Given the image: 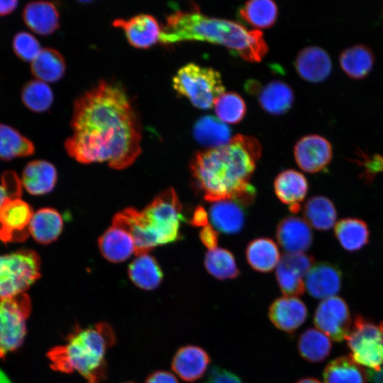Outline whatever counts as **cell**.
I'll return each mask as SVG.
<instances>
[{
	"label": "cell",
	"mask_w": 383,
	"mask_h": 383,
	"mask_svg": "<svg viewBox=\"0 0 383 383\" xmlns=\"http://www.w3.org/2000/svg\"><path fill=\"white\" fill-rule=\"evenodd\" d=\"M292 88L280 80H273L260 91L258 100L262 108L269 113L281 115L292 107L294 102Z\"/></svg>",
	"instance_id": "28"
},
{
	"label": "cell",
	"mask_w": 383,
	"mask_h": 383,
	"mask_svg": "<svg viewBox=\"0 0 383 383\" xmlns=\"http://www.w3.org/2000/svg\"><path fill=\"white\" fill-rule=\"evenodd\" d=\"M128 274L131 282L143 290L157 289L163 278L158 262L148 253L137 255L129 265Z\"/></svg>",
	"instance_id": "26"
},
{
	"label": "cell",
	"mask_w": 383,
	"mask_h": 383,
	"mask_svg": "<svg viewBox=\"0 0 383 383\" xmlns=\"http://www.w3.org/2000/svg\"><path fill=\"white\" fill-rule=\"evenodd\" d=\"M335 235L340 245L353 252L360 250L367 244L370 231L367 223L357 218H345L335 225Z\"/></svg>",
	"instance_id": "32"
},
{
	"label": "cell",
	"mask_w": 383,
	"mask_h": 383,
	"mask_svg": "<svg viewBox=\"0 0 383 383\" xmlns=\"http://www.w3.org/2000/svg\"><path fill=\"white\" fill-rule=\"evenodd\" d=\"M342 273L335 264L320 262L312 266L304 280L305 289L314 298L325 299L340 289Z\"/></svg>",
	"instance_id": "16"
},
{
	"label": "cell",
	"mask_w": 383,
	"mask_h": 383,
	"mask_svg": "<svg viewBox=\"0 0 383 383\" xmlns=\"http://www.w3.org/2000/svg\"><path fill=\"white\" fill-rule=\"evenodd\" d=\"M53 93L47 83L38 79L27 82L21 90V100L33 112L42 113L50 109Z\"/></svg>",
	"instance_id": "39"
},
{
	"label": "cell",
	"mask_w": 383,
	"mask_h": 383,
	"mask_svg": "<svg viewBox=\"0 0 383 383\" xmlns=\"http://www.w3.org/2000/svg\"><path fill=\"white\" fill-rule=\"evenodd\" d=\"M21 192V184L17 174L13 171L5 172L0 184V209L8 200L20 198Z\"/></svg>",
	"instance_id": "42"
},
{
	"label": "cell",
	"mask_w": 383,
	"mask_h": 383,
	"mask_svg": "<svg viewBox=\"0 0 383 383\" xmlns=\"http://www.w3.org/2000/svg\"><path fill=\"white\" fill-rule=\"evenodd\" d=\"M40 260L31 250L0 255V298L25 293L40 277Z\"/></svg>",
	"instance_id": "8"
},
{
	"label": "cell",
	"mask_w": 383,
	"mask_h": 383,
	"mask_svg": "<svg viewBox=\"0 0 383 383\" xmlns=\"http://www.w3.org/2000/svg\"><path fill=\"white\" fill-rule=\"evenodd\" d=\"M367 377L363 367L347 356L331 360L323 373L324 383H367Z\"/></svg>",
	"instance_id": "30"
},
{
	"label": "cell",
	"mask_w": 383,
	"mask_h": 383,
	"mask_svg": "<svg viewBox=\"0 0 383 383\" xmlns=\"http://www.w3.org/2000/svg\"><path fill=\"white\" fill-rule=\"evenodd\" d=\"M210 363L211 357L203 348L187 345L176 351L171 367L182 380L194 382L205 374Z\"/></svg>",
	"instance_id": "15"
},
{
	"label": "cell",
	"mask_w": 383,
	"mask_h": 383,
	"mask_svg": "<svg viewBox=\"0 0 383 383\" xmlns=\"http://www.w3.org/2000/svg\"><path fill=\"white\" fill-rule=\"evenodd\" d=\"M33 143L9 126L0 123V158L10 160L33 154Z\"/></svg>",
	"instance_id": "37"
},
{
	"label": "cell",
	"mask_w": 383,
	"mask_h": 383,
	"mask_svg": "<svg viewBox=\"0 0 383 383\" xmlns=\"http://www.w3.org/2000/svg\"><path fill=\"white\" fill-rule=\"evenodd\" d=\"M277 198L284 204L289 205L292 213L301 209L300 203L306 197L309 184L306 177L294 170H285L279 172L274 182Z\"/></svg>",
	"instance_id": "20"
},
{
	"label": "cell",
	"mask_w": 383,
	"mask_h": 383,
	"mask_svg": "<svg viewBox=\"0 0 383 383\" xmlns=\"http://www.w3.org/2000/svg\"><path fill=\"white\" fill-rule=\"evenodd\" d=\"M277 240L280 246L289 253L304 252L313 241V233L307 222L299 217L287 216L278 223Z\"/></svg>",
	"instance_id": "18"
},
{
	"label": "cell",
	"mask_w": 383,
	"mask_h": 383,
	"mask_svg": "<svg viewBox=\"0 0 383 383\" xmlns=\"http://www.w3.org/2000/svg\"><path fill=\"white\" fill-rule=\"evenodd\" d=\"M144 383H179V382L172 373L165 370H157L150 374Z\"/></svg>",
	"instance_id": "46"
},
{
	"label": "cell",
	"mask_w": 383,
	"mask_h": 383,
	"mask_svg": "<svg viewBox=\"0 0 383 383\" xmlns=\"http://www.w3.org/2000/svg\"><path fill=\"white\" fill-rule=\"evenodd\" d=\"M218 118L226 123L235 124L242 121L246 113V105L243 98L235 92H224L214 102Z\"/></svg>",
	"instance_id": "40"
},
{
	"label": "cell",
	"mask_w": 383,
	"mask_h": 383,
	"mask_svg": "<svg viewBox=\"0 0 383 383\" xmlns=\"http://www.w3.org/2000/svg\"><path fill=\"white\" fill-rule=\"evenodd\" d=\"M296 383H322V382L316 378L304 377L298 380Z\"/></svg>",
	"instance_id": "50"
},
{
	"label": "cell",
	"mask_w": 383,
	"mask_h": 383,
	"mask_svg": "<svg viewBox=\"0 0 383 383\" xmlns=\"http://www.w3.org/2000/svg\"><path fill=\"white\" fill-rule=\"evenodd\" d=\"M307 313V308L301 299L287 296L274 300L268 311L273 325L287 333L296 331L306 321Z\"/></svg>",
	"instance_id": "17"
},
{
	"label": "cell",
	"mask_w": 383,
	"mask_h": 383,
	"mask_svg": "<svg viewBox=\"0 0 383 383\" xmlns=\"http://www.w3.org/2000/svg\"><path fill=\"white\" fill-rule=\"evenodd\" d=\"M294 65L299 76L311 82L324 80L332 70L329 55L324 49L316 45L307 46L301 50Z\"/></svg>",
	"instance_id": "19"
},
{
	"label": "cell",
	"mask_w": 383,
	"mask_h": 383,
	"mask_svg": "<svg viewBox=\"0 0 383 383\" xmlns=\"http://www.w3.org/2000/svg\"><path fill=\"white\" fill-rule=\"evenodd\" d=\"M313 321L318 330L338 342L346 339L352 326L348 306L337 296L323 299L318 304Z\"/></svg>",
	"instance_id": "10"
},
{
	"label": "cell",
	"mask_w": 383,
	"mask_h": 383,
	"mask_svg": "<svg viewBox=\"0 0 383 383\" xmlns=\"http://www.w3.org/2000/svg\"><path fill=\"white\" fill-rule=\"evenodd\" d=\"M116 341L111 326L105 322L82 328L75 325L66 343L48 352L51 368L62 373L77 371L87 383H101L107 374L106 353Z\"/></svg>",
	"instance_id": "4"
},
{
	"label": "cell",
	"mask_w": 383,
	"mask_h": 383,
	"mask_svg": "<svg viewBox=\"0 0 383 383\" xmlns=\"http://www.w3.org/2000/svg\"><path fill=\"white\" fill-rule=\"evenodd\" d=\"M304 216L309 226L319 231H328L336 223L337 211L328 198L317 195L305 203Z\"/></svg>",
	"instance_id": "33"
},
{
	"label": "cell",
	"mask_w": 383,
	"mask_h": 383,
	"mask_svg": "<svg viewBox=\"0 0 383 383\" xmlns=\"http://www.w3.org/2000/svg\"><path fill=\"white\" fill-rule=\"evenodd\" d=\"M204 262L206 271L218 279H235L240 274L233 255L226 249L216 248L209 250Z\"/></svg>",
	"instance_id": "38"
},
{
	"label": "cell",
	"mask_w": 383,
	"mask_h": 383,
	"mask_svg": "<svg viewBox=\"0 0 383 383\" xmlns=\"http://www.w3.org/2000/svg\"><path fill=\"white\" fill-rule=\"evenodd\" d=\"M18 6V1H0V16H6L12 13Z\"/></svg>",
	"instance_id": "48"
},
{
	"label": "cell",
	"mask_w": 383,
	"mask_h": 383,
	"mask_svg": "<svg viewBox=\"0 0 383 383\" xmlns=\"http://www.w3.org/2000/svg\"><path fill=\"white\" fill-rule=\"evenodd\" d=\"M199 238L209 250H213L217 248L218 232L213 226L208 224L201 228L199 233Z\"/></svg>",
	"instance_id": "45"
},
{
	"label": "cell",
	"mask_w": 383,
	"mask_h": 383,
	"mask_svg": "<svg viewBox=\"0 0 383 383\" xmlns=\"http://www.w3.org/2000/svg\"><path fill=\"white\" fill-rule=\"evenodd\" d=\"M65 70L63 56L52 48L42 49L30 65L33 76L45 83L60 80L64 76Z\"/></svg>",
	"instance_id": "34"
},
{
	"label": "cell",
	"mask_w": 383,
	"mask_h": 383,
	"mask_svg": "<svg viewBox=\"0 0 383 383\" xmlns=\"http://www.w3.org/2000/svg\"><path fill=\"white\" fill-rule=\"evenodd\" d=\"M57 181V171L45 160L30 162L24 168L22 184L31 194L41 195L51 192Z\"/></svg>",
	"instance_id": "24"
},
{
	"label": "cell",
	"mask_w": 383,
	"mask_h": 383,
	"mask_svg": "<svg viewBox=\"0 0 383 383\" xmlns=\"http://www.w3.org/2000/svg\"><path fill=\"white\" fill-rule=\"evenodd\" d=\"M243 207L232 200L213 202L209 209L212 226L217 231L226 234L240 232L245 223Z\"/></svg>",
	"instance_id": "23"
},
{
	"label": "cell",
	"mask_w": 383,
	"mask_h": 383,
	"mask_svg": "<svg viewBox=\"0 0 383 383\" xmlns=\"http://www.w3.org/2000/svg\"><path fill=\"white\" fill-rule=\"evenodd\" d=\"M26 25L34 33L48 35L58 29L60 15L55 5L50 1L28 3L23 11Z\"/></svg>",
	"instance_id": "21"
},
{
	"label": "cell",
	"mask_w": 383,
	"mask_h": 383,
	"mask_svg": "<svg viewBox=\"0 0 383 383\" xmlns=\"http://www.w3.org/2000/svg\"><path fill=\"white\" fill-rule=\"evenodd\" d=\"M122 383H135V382H132V381H127V382H122Z\"/></svg>",
	"instance_id": "52"
},
{
	"label": "cell",
	"mask_w": 383,
	"mask_h": 383,
	"mask_svg": "<svg viewBox=\"0 0 383 383\" xmlns=\"http://www.w3.org/2000/svg\"><path fill=\"white\" fill-rule=\"evenodd\" d=\"M204 383H244L235 373L226 369L213 367Z\"/></svg>",
	"instance_id": "44"
},
{
	"label": "cell",
	"mask_w": 383,
	"mask_h": 383,
	"mask_svg": "<svg viewBox=\"0 0 383 383\" xmlns=\"http://www.w3.org/2000/svg\"><path fill=\"white\" fill-rule=\"evenodd\" d=\"M172 87L179 96L187 97L200 109H210L225 92L217 70L195 63H188L178 70L173 77Z\"/></svg>",
	"instance_id": "6"
},
{
	"label": "cell",
	"mask_w": 383,
	"mask_h": 383,
	"mask_svg": "<svg viewBox=\"0 0 383 383\" xmlns=\"http://www.w3.org/2000/svg\"><path fill=\"white\" fill-rule=\"evenodd\" d=\"M278 9L271 0H252L245 2L239 9L240 17L256 28H268L277 19Z\"/></svg>",
	"instance_id": "36"
},
{
	"label": "cell",
	"mask_w": 383,
	"mask_h": 383,
	"mask_svg": "<svg viewBox=\"0 0 383 383\" xmlns=\"http://www.w3.org/2000/svg\"><path fill=\"white\" fill-rule=\"evenodd\" d=\"M30 311V299L26 293L0 298V359L22 345Z\"/></svg>",
	"instance_id": "9"
},
{
	"label": "cell",
	"mask_w": 383,
	"mask_h": 383,
	"mask_svg": "<svg viewBox=\"0 0 383 383\" xmlns=\"http://www.w3.org/2000/svg\"><path fill=\"white\" fill-rule=\"evenodd\" d=\"M356 161L364 168L363 174L366 179L371 180L376 174L383 172V155H368L361 152Z\"/></svg>",
	"instance_id": "43"
},
{
	"label": "cell",
	"mask_w": 383,
	"mask_h": 383,
	"mask_svg": "<svg viewBox=\"0 0 383 383\" xmlns=\"http://www.w3.org/2000/svg\"><path fill=\"white\" fill-rule=\"evenodd\" d=\"M250 266L260 272H270L277 267L280 254L275 242L267 238H258L251 240L245 250Z\"/></svg>",
	"instance_id": "27"
},
{
	"label": "cell",
	"mask_w": 383,
	"mask_h": 383,
	"mask_svg": "<svg viewBox=\"0 0 383 383\" xmlns=\"http://www.w3.org/2000/svg\"><path fill=\"white\" fill-rule=\"evenodd\" d=\"M261 153L255 137L241 134L224 145L196 152L189 164L195 188L206 201L232 200L250 205L256 191L250 179Z\"/></svg>",
	"instance_id": "2"
},
{
	"label": "cell",
	"mask_w": 383,
	"mask_h": 383,
	"mask_svg": "<svg viewBox=\"0 0 383 383\" xmlns=\"http://www.w3.org/2000/svg\"><path fill=\"white\" fill-rule=\"evenodd\" d=\"M374 55L372 50L363 44H355L345 48L339 55L343 70L350 77L360 79L372 70Z\"/></svg>",
	"instance_id": "31"
},
{
	"label": "cell",
	"mask_w": 383,
	"mask_h": 383,
	"mask_svg": "<svg viewBox=\"0 0 383 383\" xmlns=\"http://www.w3.org/2000/svg\"><path fill=\"white\" fill-rule=\"evenodd\" d=\"M187 40L225 46L250 62L260 61L268 51L259 30H248L237 22L208 16L198 11H177L167 17L161 27L159 42L169 45Z\"/></svg>",
	"instance_id": "3"
},
{
	"label": "cell",
	"mask_w": 383,
	"mask_h": 383,
	"mask_svg": "<svg viewBox=\"0 0 383 383\" xmlns=\"http://www.w3.org/2000/svg\"><path fill=\"white\" fill-rule=\"evenodd\" d=\"M192 133L196 142L207 149L224 145L232 138L228 126L211 115L199 118L193 127Z\"/></svg>",
	"instance_id": "25"
},
{
	"label": "cell",
	"mask_w": 383,
	"mask_h": 383,
	"mask_svg": "<svg viewBox=\"0 0 383 383\" xmlns=\"http://www.w3.org/2000/svg\"><path fill=\"white\" fill-rule=\"evenodd\" d=\"M0 383H11L6 375L0 370Z\"/></svg>",
	"instance_id": "51"
},
{
	"label": "cell",
	"mask_w": 383,
	"mask_h": 383,
	"mask_svg": "<svg viewBox=\"0 0 383 383\" xmlns=\"http://www.w3.org/2000/svg\"><path fill=\"white\" fill-rule=\"evenodd\" d=\"M62 228L63 221L60 213L54 209L44 208L33 213L28 229L37 242L48 244L59 237Z\"/></svg>",
	"instance_id": "29"
},
{
	"label": "cell",
	"mask_w": 383,
	"mask_h": 383,
	"mask_svg": "<svg viewBox=\"0 0 383 383\" xmlns=\"http://www.w3.org/2000/svg\"><path fill=\"white\" fill-rule=\"evenodd\" d=\"M370 374H372L373 383H383V368L377 371H370Z\"/></svg>",
	"instance_id": "49"
},
{
	"label": "cell",
	"mask_w": 383,
	"mask_h": 383,
	"mask_svg": "<svg viewBox=\"0 0 383 383\" xmlns=\"http://www.w3.org/2000/svg\"><path fill=\"white\" fill-rule=\"evenodd\" d=\"M33 215L30 206L20 198L6 201L0 209V240L4 243L26 240Z\"/></svg>",
	"instance_id": "13"
},
{
	"label": "cell",
	"mask_w": 383,
	"mask_h": 383,
	"mask_svg": "<svg viewBox=\"0 0 383 383\" xmlns=\"http://www.w3.org/2000/svg\"><path fill=\"white\" fill-rule=\"evenodd\" d=\"M12 45L15 54L26 62H33L42 50L38 40L27 32L18 33Z\"/></svg>",
	"instance_id": "41"
},
{
	"label": "cell",
	"mask_w": 383,
	"mask_h": 383,
	"mask_svg": "<svg viewBox=\"0 0 383 383\" xmlns=\"http://www.w3.org/2000/svg\"><path fill=\"white\" fill-rule=\"evenodd\" d=\"M113 26L123 30L128 43L137 48H148L160 40L161 27L150 14L140 13L130 18H116Z\"/></svg>",
	"instance_id": "14"
},
{
	"label": "cell",
	"mask_w": 383,
	"mask_h": 383,
	"mask_svg": "<svg viewBox=\"0 0 383 383\" xmlns=\"http://www.w3.org/2000/svg\"><path fill=\"white\" fill-rule=\"evenodd\" d=\"M350 357L374 371L383 365V322L357 315L346 338Z\"/></svg>",
	"instance_id": "7"
},
{
	"label": "cell",
	"mask_w": 383,
	"mask_h": 383,
	"mask_svg": "<svg viewBox=\"0 0 383 383\" xmlns=\"http://www.w3.org/2000/svg\"><path fill=\"white\" fill-rule=\"evenodd\" d=\"M313 257L304 252H287L281 256L275 275L284 296L298 297L304 293V277L313 265Z\"/></svg>",
	"instance_id": "11"
},
{
	"label": "cell",
	"mask_w": 383,
	"mask_h": 383,
	"mask_svg": "<svg viewBox=\"0 0 383 383\" xmlns=\"http://www.w3.org/2000/svg\"><path fill=\"white\" fill-rule=\"evenodd\" d=\"M139 218L143 230L155 247L180 238V225L184 221L182 206L172 188L159 194L143 211Z\"/></svg>",
	"instance_id": "5"
},
{
	"label": "cell",
	"mask_w": 383,
	"mask_h": 383,
	"mask_svg": "<svg viewBox=\"0 0 383 383\" xmlns=\"http://www.w3.org/2000/svg\"><path fill=\"white\" fill-rule=\"evenodd\" d=\"M71 135L65 147L80 163L106 162L111 168L131 166L141 152L142 126L124 87L100 80L74 102Z\"/></svg>",
	"instance_id": "1"
},
{
	"label": "cell",
	"mask_w": 383,
	"mask_h": 383,
	"mask_svg": "<svg viewBox=\"0 0 383 383\" xmlns=\"http://www.w3.org/2000/svg\"><path fill=\"white\" fill-rule=\"evenodd\" d=\"M101 255L109 261L121 262L135 253L132 236L121 227L111 225L99 238Z\"/></svg>",
	"instance_id": "22"
},
{
	"label": "cell",
	"mask_w": 383,
	"mask_h": 383,
	"mask_svg": "<svg viewBox=\"0 0 383 383\" xmlns=\"http://www.w3.org/2000/svg\"><path fill=\"white\" fill-rule=\"evenodd\" d=\"M294 155L298 166L302 170L317 173L325 170L330 164L333 156L332 145L321 135H307L296 142Z\"/></svg>",
	"instance_id": "12"
},
{
	"label": "cell",
	"mask_w": 383,
	"mask_h": 383,
	"mask_svg": "<svg viewBox=\"0 0 383 383\" xmlns=\"http://www.w3.org/2000/svg\"><path fill=\"white\" fill-rule=\"evenodd\" d=\"M190 223L196 227H204L209 224V215L203 206H197L193 212Z\"/></svg>",
	"instance_id": "47"
},
{
	"label": "cell",
	"mask_w": 383,
	"mask_h": 383,
	"mask_svg": "<svg viewBox=\"0 0 383 383\" xmlns=\"http://www.w3.org/2000/svg\"><path fill=\"white\" fill-rule=\"evenodd\" d=\"M297 348L306 361L317 363L323 361L331 353V339L317 328H308L299 337Z\"/></svg>",
	"instance_id": "35"
}]
</instances>
